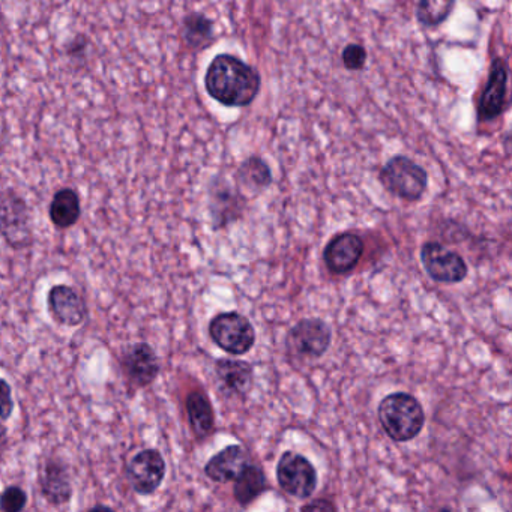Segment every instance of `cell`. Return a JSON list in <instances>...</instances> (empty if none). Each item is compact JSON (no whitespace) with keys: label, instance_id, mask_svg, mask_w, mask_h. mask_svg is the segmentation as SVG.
<instances>
[{"label":"cell","instance_id":"19","mask_svg":"<svg viewBox=\"0 0 512 512\" xmlns=\"http://www.w3.org/2000/svg\"><path fill=\"white\" fill-rule=\"evenodd\" d=\"M182 40L193 50H205L214 41V22L203 13H190L182 22Z\"/></svg>","mask_w":512,"mask_h":512},{"label":"cell","instance_id":"2","mask_svg":"<svg viewBox=\"0 0 512 512\" xmlns=\"http://www.w3.org/2000/svg\"><path fill=\"white\" fill-rule=\"evenodd\" d=\"M377 413L383 430L394 442H409L424 428V409L413 395L404 392L383 398Z\"/></svg>","mask_w":512,"mask_h":512},{"label":"cell","instance_id":"23","mask_svg":"<svg viewBox=\"0 0 512 512\" xmlns=\"http://www.w3.org/2000/svg\"><path fill=\"white\" fill-rule=\"evenodd\" d=\"M454 8V0H421L416 4V20L424 28H437L448 20Z\"/></svg>","mask_w":512,"mask_h":512},{"label":"cell","instance_id":"8","mask_svg":"<svg viewBox=\"0 0 512 512\" xmlns=\"http://www.w3.org/2000/svg\"><path fill=\"white\" fill-rule=\"evenodd\" d=\"M332 332L320 319H304L290 329L287 346L302 358H320L331 346Z\"/></svg>","mask_w":512,"mask_h":512},{"label":"cell","instance_id":"10","mask_svg":"<svg viewBox=\"0 0 512 512\" xmlns=\"http://www.w3.org/2000/svg\"><path fill=\"white\" fill-rule=\"evenodd\" d=\"M508 106V65L502 58L491 62L490 76L478 103V118L491 122L499 118Z\"/></svg>","mask_w":512,"mask_h":512},{"label":"cell","instance_id":"21","mask_svg":"<svg viewBox=\"0 0 512 512\" xmlns=\"http://www.w3.org/2000/svg\"><path fill=\"white\" fill-rule=\"evenodd\" d=\"M239 184L242 187L248 188L254 193L265 190L272 184V173L268 164L263 158L250 157L239 166L236 172Z\"/></svg>","mask_w":512,"mask_h":512},{"label":"cell","instance_id":"9","mask_svg":"<svg viewBox=\"0 0 512 512\" xmlns=\"http://www.w3.org/2000/svg\"><path fill=\"white\" fill-rule=\"evenodd\" d=\"M127 476L136 493L149 496L163 484L166 461L157 449H145L134 455L128 464Z\"/></svg>","mask_w":512,"mask_h":512},{"label":"cell","instance_id":"13","mask_svg":"<svg viewBox=\"0 0 512 512\" xmlns=\"http://www.w3.org/2000/svg\"><path fill=\"white\" fill-rule=\"evenodd\" d=\"M122 368L136 388H145L157 379L160 362L148 343H137L125 349Z\"/></svg>","mask_w":512,"mask_h":512},{"label":"cell","instance_id":"16","mask_svg":"<svg viewBox=\"0 0 512 512\" xmlns=\"http://www.w3.org/2000/svg\"><path fill=\"white\" fill-rule=\"evenodd\" d=\"M250 466V457L242 446L232 445L218 452L206 463L205 473L212 481L226 484L236 481L239 475Z\"/></svg>","mask_w":512,"mask_h":512},{"label":"cell","instance_id":"11","mask_svg":"<svg viewBox=\"0 0 512 512\" xmlns=\"http://www.w3.org/2000/svg\"><path fill=\"white\" fill-rule=\"evenodd\" d=\"M365 244L361 236L346 232L334 236L323 250V262L329 272L335 275H346L361 262Z\"/></svg>","mask_w":512,"mask_h":512},{"label":"cell","instance_id":"12","mask_svg":"<svg viewBox=\"0 0 512 512\" xmlns=\"http://www.w3.org/2000/svg\"><path fill=\"white\" fill-rule=\"evenodd\" d=\"M50 314L59 325L74 328L85 322L88 307L85 299L74 287L56 284L47 295Z\"/></svg>","mask_w":512,"mask_h":512},{"label":"cell","instance_id":"15","mask_svg":"<svg viewBox=\"0 0 512 512\" xmlns=\"http://www.w3.org/2000/svg\"><path fill=\"white\" fill-rule=\"evenodd\" d=\"M41 493L52 505H64L73 496V485L64 461L50 458L40 473Z\"/></svg>","mask_w":512,"mask_h":512},{"label":"cell","instance_id":"17","mask_svg":"<svg viewBox=\"0 0 512 512\" xmlns=\"http://www.w3.org/2000/svg\"><path fill=\"white\" fill-rule=\"evenodd\" d=\"M221 389L230 397H245L253 386V367L236 359H218L215 365Z\"/></svg>","mask_w":512,"mask_h":512},{"label":"cell","instance_id":"26","mask_svg":"<svg viewBox=\"0 0 512 512\" xmlns=\"http://www.w3.org/2000/svg\"><path fill=\"white\" fill-rule=\"evenodd\" d=\"M14 412L13 391L10 383L5 379H0V419L7 421Z\"/></svg>","mask_w":512,"mask_h":512},{"label":"cell","instance_id":"3","mask_svg":"<svg viewBox=\"0 0 512 512\" xmlns=\"http://www.w3.org/2000/svg\"><path fill=\"white\" fill-rule=\"evenodd\" d=\"M383 187L407 203H416L428 190V173L406 155H395L379 173Z\"/></svg>","mask_w":512,"mask_h":512},{"label":"cell","instance_id":"18","mask_svg":"<svg viewBox=\"0 0 512 512\" xmlns=\"http://www.w3.org/2000/svg\"><path fill=\"white\" fill-rule=\"evenodd\" d=\"M50 220L58 229H70L82 215L79 193L73 188H62L53 196L49 209Z\"/></svg>","mask_w":512,"mask_h":512},{"label":"cell","instance_id":"27","mask_svg":"<svg viewBox=\"0 0 512 512\" xmlns=\"http://www.w3.org/2000/svg\"><path fill=\"white\" fill-rule=\"evenodd\" d=\"M301 512H337V508L331 500L316 499L302 506Z\"/></svg>","mask_w":512,"mask_h":512},{"label":"cell","instance_id":"1","mask_svg":"<svg viewBox=\"0 0 512 512\" xmlns=\"http://www.w3.org/2000/svg\"><path fill=\"white\" fill-rule=\"evenodd\" d=\"M262 79L256 68L227 53L215 56L206 70L205 89L224 107H247L256 100Z\"/></svg>","mask_w":512,"mask_h":512},{"label":"cell","instance_id":"29","mask_svg":"<svg viewBox=\"0 0 512 512\" xmlns=\"http://www.w3.org/2000/svg\"><path fill=\"white\" fill-rule=\"evenodd\" d=\"M436 512H452L451 509H448V508H442V509H439V511H436Z\"/></svg>","mask_w":512,"mask_h":512},{"label":"cell","instance_id":"24","mask_svg":"<svg viewBox=\"0 0 512 512\" xmlns=\"http://www.w3.org/2000/svg\"><path fill=\"white\" fill-rule=\"evenodd\" d=\"M28 496L23 488L11 485L4 493L0 494V511L2 512H23Z\"/></svg>","mask_w":512,"mask_h":512},{"label":"cell","instance_id":"14","mask_svg":"<svg viewBox=\"0 0 512 512\" xmlns=\"http://www.w3.org/2000/svg\"><path fill=\"white\" fill-rule=\"evenodd\" d=\"M209 205L215 230H218L241 217L244 199L238 190L227 184L226 179H214L209 191Z\"/></svg>","mask_w":512,"mask_h":512},{"label":"cell","instance_id":"28","mask_svg":"<svg viewBox=\"0 0 512 512\" xmlns=\"http://www.w3.org/2000/svg\"><path fill=\"white\" fill-rule=\"evenodd\" d=\"M88 512H116L115 509L110 508L106 505H97L94 508L89 509Z\"/></svg>","mask_w":512,"mask_h":512},{"label":"cell","instance_id":"22","mask_svg":"<svg viewBox=\"0 0 512 512\" xmlns=\"http://www.w3.org/2000/svg\"><path fill=\"white\" fill-rule=\"evenodd\" d=\"M266 479L262 470L256 466H248L241 475L236 478L233 494L241 505H250L265 491Z\"/></svg>","mask_w":512,"mask_h":512},{"label":"cell","instance_id":"6","mask_svg":"<svg viewBox=\"0 0 512 512\" xmlns=\"http://www.w3.org/2000/svg\"><path fill=\"white\" fill-rule=\"evenodd\" d=\"M280 487L296 499H308L316 491L317 473L313 464L296 452H284L277 466Z\"/></svg>","mask_w":512,"mask_h":512},{"label":"cell","instance_id":"5","mask_svg":"<svg viewBox=\"0 0 512 512\" xmlns=\"http://www.w3.org/2000/svg\"><path fill=\"white\" fill-rule=\"evenodd\" d=\"M212 341L230 355H245L256 343V331L247 317L236 311L221 313L209 323Z\"/></svg>","mask_w":512,"mask_h":512},{"label":"cell","instance_id":"20","mask_svg":"<svg viewBox=\"0 0 512 512\" xmlns=\"http://www.w3.org/2000/svg\"><path fill=\"white\" fill-rule=\"evenodd\" d=\"M188 419H190L193 433L199 439H205L214 430V409H212L209 398L203 392L194 391L187 397Z\"/></svg>","mask_w":512,"mask_h":512},{"label":"cell","instance_id":"4","mask_svg":"<svg viewBox=\"0 0 512 512\" xmlns=\"http://www.w3.org/2000/svg\"><path fill=\"white\" fill-rule=\"evenodd\" d=\"M0 236L16 251L28 250L34 244L31 209L13 190L0 193Z\"/></svg>","mask_w":512,"mask_h":512},{"label":"cell","instance_id":"7","mask_svg":"<svg viewBox=\"0 0 512 512\" xmlns=\"http://www.w3.org/2000/svg\"><path fill=\"white\" fill-rule=\"evenodd\" d=\"M421 262L428 277L437 283H461L469 272L463 257L439 242H425L422 245Z\"/></svg>","mask_w":512,"mask_h":512},{"label":"cell","instance_id":"25","mask_svg":"<svg viewBox=\"0 0 512 512\" xmlns=\"http://www.w3.org/2000/svg\"><path fill=\"white\" fill-rule=\"evenodd\" d=\"M341 62L349 71H361L367 64V50L361 44H347L341 52Z\"/></svg>","mask_w":512,"mask_h":512}]
</instances>
